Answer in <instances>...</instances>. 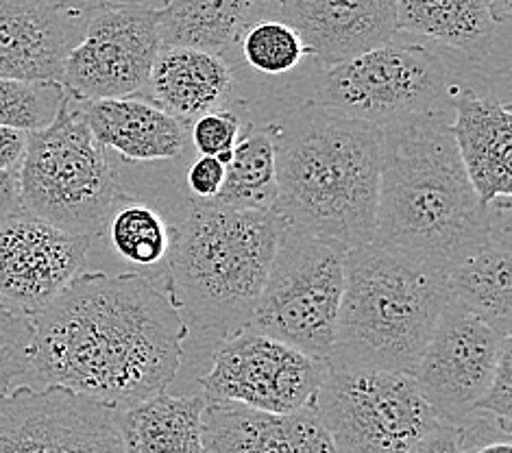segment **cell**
<instances>
[{
    "mask_svg": "<svg viewBox=\"0 0 512 453\" xmlns=\"http://www.w3.org/2000/svg\"><path fill=\"white\" fill-rule=\"evenodd\" d=\"M205 395L166 390L118 410L125 453H203Z\"/></svg>",
    "mask_w": 512,
    "mask_h": 453,
    "instance_id": "23",
    "label": "cell"
},
{
    "mask_svg": "<svg viewBox=\"0 0 512 453\" xmlns=\"http://www.w3.org/2000/svg\"><path fill=\"white\" fill-rule=\"evenodd\" d=\"M438 114L382 129L380 194L373 242L447 275L489 238L495 201L473 190L451 133Z\"/></svg>",
    "mask_w": 512,
    "mask_h": 453,
    "instance_id": "2",
    "label": "cell"
},
{
    "mask_svg": "<svg viewBox=\"0 0 512 453\" xmlns=\"http://www.w3.org/2000/svg\"><path fill=\"white\" fill-rule=\"evenodd\" d=\"M203 453H338L310 406L288 414L205 397Z\"/></svg>",
    "mask_w": 512,
    "mask_h": 453,
    "instance_id": "17",
    "label": "cell"
},
{
    "mask_svg": "<svg viewBox=\"0 0 512 453\" xmlns=\"http://www.w3.org/2000/svg\"><path fill=\"white\" fill-rule=\"evenodd\" d=\"M31 338V318L0 301V393L27 375Z\"/></svg>",
    "mask_w": 512,
    "mask_h": 453,
    "instance_id": "29",
    "label": "cell"
},
{
    "mask_svg": "<svg viewBox=\"0 0 512 453\" xmlns=\"http://www.w3.org/2000/svg\"><path fill=\"white\" fill-rule=\"evenodd\" d=\"M81 112L105 149L133 162L175 159L190 146V127L157 105L125 99H79Z\"/></svg>",
    "mask_w": 512,
    "mask_h": 453,
    "instance_id": "21",
    "label": "cell"
},
{
    "mask_svg": "<svg viewBox=\"0 0 512 453\" xmlns=\"http://www.w3.org/2000/svg\"><path fill=\"white\" fill-rule=\"evenodd\" d=\"M473 414L491 416L499 425L510 430L512 419V342L504 347L499 362L495 366V373L491 377L489 386L482 393V397L475 401Z\"/></svg>",
    "mask_w": 512,
    "mask_h": 453,
    "instance_id": "31",
    "label": "cell"
},
{
    "mask_svg": "<svg viewBox=\"0 0 512 453\" xmlns=\"http://www.w3.org/2000/svg\"><path fill=\"white\" fill-rule=\"evenodd\" d=\"M510 336L451 299L412 377L438 421L465 427Z\"/></svg>",
    "mask_w": 512,
    "mask_h": 453,
    "instance_id": "13",
    "label": "cell"
},
{
    "mask_svg": "<svg viewBox=\"0 0 512 453\" xmlns=\"http://www.w3.org/2000/svg\"><path fill=\"white\" fill-rule=\"evenodd\" d=\"M277 201L275 151L268 131L240 133L221 192L210 203L234 210H273Z\"/></svg>",
    "mask_w": 512,
    "mask_h": 453,
    "instance_id": "25",
    "label": "cell"
},
{
    "mask_svg": "<svg viewBox=\"0 0 512 453\" xmlns=\"http://www.w3.org/2000/svg\"><path fill=\"white\" fill-rule=\"evenodd\" d=\"M66 88L53 81H18L0 77V125L38 131L51 125Z\"/></svg>",
    "mask_w": 512,
    "mask_h": 453,
    "instance_id": "28",
    "label": "cell"
},
{
    "mask_svg": "<svg viewBox=\"0 0 512 453\" xmlns=\"http://www.w3.org/2000/svg\"><path fill=\"white\" fill-rule=\"evenodd\" d=\"M282 225L340 249L373 242L384 133L308 103L268 127Z\"/></svg>",
    "mask_w": 512,
    "mask_h": 453,
    "instance_id": "3",
    "label": "cell"
},
{
    "mask_svg": "<svg viewBox=\"0 0 512 453\" xmlns=\"http://www.w3.org/2000/svg\"><path fill=\"white\" fill-rule=\"evenodd\" d=\"M343 288L345 249L282 225L247 327L327 362Z\"/></svg>",
    "mask_w": 512,
    "mask_h": 453,
    "instance_id": "7",
    "label": "cell"
},
{
    "mask_svg": "<svg viewBox=\"0 0 512 453\" xmlns=\"http://www.w3.org/2000/svg\"><path fill=\"white\" fill-rule=\"evenodd\" d=\"M0 453H125L118 408L66 386L0 393Z\"/></svg>",
    "mask_w": 512,
    "mask_h": 453,
    "instance_id": "12",
    "label": "cell"
},
{
    "mask_svg": "<svg viewBox=\"0 0 512 453\" xmlns=\"http://www.w3.org/2000/svg\"><path fill=\"white\" fill-rule=\"evenodd\" d=\"M227 166L221 159L199 155L188 168L186 183L194 201H212L223 188Z\"/></svg>",
    "mask_w": 512,
    "mask_h": 453,
    "instance_id": "32",
    "label": "cell"
},
{
    "mask_svg": "<svg viewBox=\"0 0 512 453\" xmlns=\"http://www.w3.org/2000/svg\"><path fill=\"white\" fill-rule=\"evenodd\" d=\"M35 3H48V5H62V3H68V0H35Z\"/></svg>",
    "mask_w": 512,
    "mask_h": 453,
    "instance_id": "37",
    "label": "cell"
},
{
    "mask_svg": "<svg viewBox=\"0 0 512 453\" xmlns=\"http://www.w3.org/2000/svg\"><path fill=\"white\" fill-rule=\"evenodd\" d=\"M314 408L338 453H408L438 423L412 375L329 362Z\"/></svg>",
    "mask_w": 512,
    "mask_h": 453,
    "instance_id": "9",
    "label": "cell"
},
{
    "mask_svg": "<svg viewBox=\"0 0 512 453\" xmlns=\"http://www.w3.org/2000/svg\"><path fill=\"white\" fill-rule=\"evenodd\" d=\"M234 88L229 59L190 46H162L140 94L190 127L205 112L221 107Z\"/></svg>",
    "mask_w": 512,
    "mask_h": 453,
    "instance_id": "20",
    "label": "cell"
},
{
    "mask_svg": "<svg viewBox=\"0 0 512 453\" xmlns=\"http://www.w3.org/2000/svg\"><path fill=\"white\" fill-rule=\"evenodd\" d=\"M282 220L273 210H234L190 199L173 227L164 264L166 295L188 327L223 338L247 327L271 271Z\"/></svg>",
    "mask_w": 512,
    "mask_h": 453,
    "instance_id": "4",
    "label": "cell"
},
{
    "mask_svg": "<svg viewBox=\"0 0 512 453\" xmlns=\"http://www.w3.org/2000/svg\"><path fill=\"white\" fill-rule=\"evenodd\" d=\"M447 288L454 301L510 336L512 329V220L510 197L495 201V223L489 238L469 257L449 268Z\"/></svg>",
    "mask_w": 512,
    "mask_h": 453,
    "instance_id": "19",
    "label": "cell"
},
{
    "mask_svg": "<svg viewBox=\"0 0 512 453\" xmlns=\"http://www.w3.org/2000/svg\"><path fill=\"white\" fill-rule=\"evenodd\" d=\"M27 131L0 125V170H18L27 151Z\"/></svg>",
    "mask_w": 512,
    "mask_h": 453,
    "instance_id": "34",
    "label": "cell"
},
{
    "mask_svg": "<svg viewBox=\"0 0 512 453\" xmlns=\"http://www.w3.org/2000/svg\"><path fill=\"white\" fill-rule=\"evenodd\" d=\"M262 0H164L157 7L164 46H190L227 57L242 29L262 16Z\"/></svg>",
    "mask_w": 512,
    "mask_h": 453,
    "instance_id": "24",
    "label": "cell"
},
{
    "mask_svg": "<svg viewBox=\"0 0 512 453\" xmlns=\"http://www.w3.org/2000/svg\"><path fill=\"white\" fill-rule=\"evenodd\" d=\"M103 236L125 262L155 275H162L173 247V227L166 225L164 216L127 197L109 214Z\"/></svg>",
    "mask_w": 512,
    "mask_h": 453,
    "instance_id": "26",
    "label": "cell"
},
{
    "mask_svg": "<svg viewBox=\"0 0 512 453\" xmlns=\"http://www.w3.org/2000/svg\"><path fill=\"white\" fill-rule=\"evenodd\" d=\"M451 109V133L473 190L484 203L510 197L512 112L508 103L471 88H456Z\"/></svg>",
    "mask_w": 512,
    "mask_h": 453,
    "instance_id": "18",
    "label": "cell"
},
{
    "mask_svg": "<svg viewBox=\"0 0 512 453\" xmlns=\"http://www.w3.org/2000/svg\"><path fill=\"white\" fill-rule=\"evenodd\" d=\"M240 120L229 109H212L205 112L190 125V144L199 155H210L227 162L234 155L236 142L240 138Z\"/></svg>",
    "mask_w": 512,
    "mask_h": 453,
    "instance_id": "30",
    "label": "cell"
},
{
    "mask_svg": "<svg viewBox=\"0 0 512 453\" xmlns=\"http://www.w3.org/2000/svg\"><path fill=\"white\" fill-rule=\"evenodd\" d=\"M451 301L443 273L367 242L345 251V288L327 362L412 375Z\"/></svg>",
    "mask_w": 512,
    "mask_h": 453,
    "instance_id": "5",
    "label": "cell"
},
{
    "mask_svg": "<svg viewBox=\"0 0 512 453\" xmlns=\"http://www.w3.org/2000/svg\"><path fill=\"white\" fill-rule=\"evenodd\" d=\"M473 453H512L510 440L502 438V440H493V443H486L480 449H475Z\"/></svg>",
    "mask_w": 512,
    "mask_h": 453,
    "instance_id": "36",
    "label": "cell"
},
{
    "mask_svg": "<svg viewBox=\"0 0 512 453\" xmlns=\"http://www.w3.org/2000/svg\"><path fill=\"white\" fill-rule=\"evenodd\" d=\"M325 371V360H316L258 329L240 327L223 338L214 351L212 369L199 384L207 399L288 414L310 406Z\"/></svg>",
    "mask_w": 512,
    "mask_h": 453,
    "instance_id": "11",
    "label": "cell"
},
{
    "mask_svg": "<svg viewBox=\"0 0 512 453\" xmlns=\"http://www.w3.org/2000/svg\"><path fill=\"white\" fill-rule=\"evenodd\" d=\"M18 183L22 207L29 214L94 240L103 236L109 214L127 197L79 99L68 92L51 125L29 131Z\"/></svg>",
    "mask_w": 512,
    "mask_h": 453,
    "instance_id": "6",
    "label": "cell"
},
{
    "mask_svg": "<svg viewBox=\"0 0 512 453\" xmlns=\"http://www.w3.org/2000/svg\"><path fill=\"white\" fill-rule=\"evenodd\" d=\"M162 46L157 7L99 3L88 9L81 40L64 61L62 85L85 101L138 96Z\"/></svg>",
    "mask_w": 512,
    "mask_h": 453,
    "instance_id": "10",
    "label": "cell"
},
{
    "mask_svg": "<svg viewBox=\"0 0 512 453\" xmlns=\"http://www.w3.org/2000/svg\"><path fill=\"white\" fill-rule=\"evenodd\" d=\"M282 20L301 35L308 55L336 66L397 35L395 0H279Z\"/></svg>",
    "mask_w": 512,
    "mask_h": 453,
    "instance_id": "16",
    "label": "cell"
},
{
    "mask_svg": "<svg viewBox=\"0 0 512 453\" xmlns=\"http://www.w3.org/2000/svg\"><path fill=\"white\" fill-rule=\"evenodd\" d=\"M236 48L245 64L264 77H282L295 70L308 48L286 20L255 18L238 35Z\"/></svg>",
    "mask_w": 512,
    "mask_h": 453,
    "instance_id": "27",
    "label": "cell"
},
{
    "mask_svg": "<svg viewBox=\"0 0 512 453\" xmlns=\"http://www.w3.org/2000/svg\"><path fill=\"white\" fill-rule=\"evenodd\" d=\"M92 244L27 210L0 220V301L35 316L81 273Z\"/></svg>",
    "mask_w": 512,
    "mask_h": 453,
    "instance_id": "14",
    "label": "cell"
},
{
    "mask_svg": "<svg viewBox=\"0 0 512 453\" xmlns=\"http://www.w3.org/2000/svg\"><path fill=\"white\" fill-rule=\"evenodd\" d=\"M395 22L397 33L423 35L471 61L493 55L508 27L495 0H395Z\"/></svg>",
    "mask_w": 512,
    "mask_h": 453,
    "instance_id": "22",
    "label": "cell"
},
{
    "mask_svg": "<svg viewBox=\"0 0 512 453\" xmlns=\"http://www.w3.org/2000/svg\"><path fill=\"white\" fill-rule=\"evenodd\" d=\"M408 453H467L465 430L458 425L438 421Z\"/></svg>",
    "mask_w": 512,
    "mask_h": 453,
    "instance_id": "33",
    "label": "cell"
},
{
    "mask_svg": "<svg viewBox=\"0 0 512 453\" xmlns=\"http://www.w3.org/2000/svg\"><path fill=\"white\" fill-rule=\"evenodd\" d=\"M447 61L419 44L390 40L336 66H327L314 103L340 116L388 129L443 112L454 94Z\"/></svg>",
    "mask_w": 512,
    "mask_h": 453,
    "instance_id": "8",
    "label": "cell"
},
{
    "mask_svg": "<svg viewBox=\"0 0 512 453\" xmlns=\"http://www.w3.org/2000/svg\"><path fill=\"white\" fill-rule=\"evenodd\" d=\"M31 323L27 373L118 410L168 388L190 334L140 273H79Z\"/></svg>",
    "mask_w": 512,
    "mask_h": 453,
    "instance_id": "1",
    "label": "cell"
},
{
    "mask_svg": "<svg viewBox=\"0 0 512 453\" xmlns=\"http://www.w3.org/2000/svg\"><path fill=\"white\" fill-rule=\"evenodd\" d=\"M88 11L68 3L0 0V77L62 83L64 61L85 29Z\"/></svg>",
    "mask_w": 512,
    "mask_h": 453,
    "instance_id": "15",
    "label": "cell"
},
{
    "mask_svg": "<svg viewBox=\"0 0 512 453\" xmlns=\"http://www.w3.org/2000/svg\"><path fill=\"white\" fill-rule=\"evenodd\" d=\"M18 170H0V220L22 212Z\"/></svg>",
    "mask_w": 512,
    "mask_h": 453,
    "instance_id": "35",
    "label": "cell"
}]
</instances>
